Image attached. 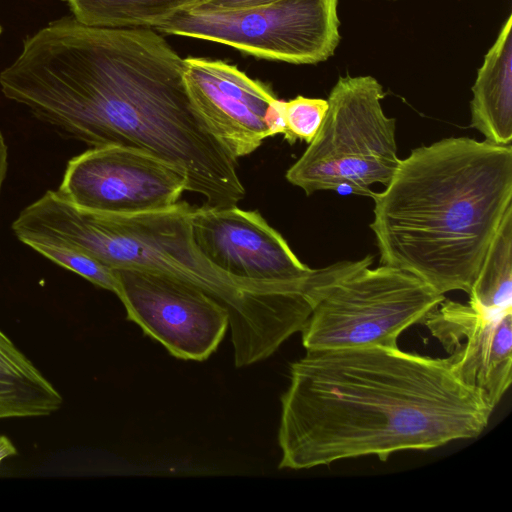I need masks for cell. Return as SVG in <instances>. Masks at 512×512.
<instances>
[{
  "label": "cell",
  "instance_id": "cell-1",
  "mask_svg": "<svg viewBox=\"0 0 512 512\" xmlns=\"http://www.w3.org/2000/svg\"><path fill=\"white\" fill-rule=\"evenodd\" d=\"M184 71L185 59L154 29L63 17L24 41L0 87L61 135L145 151L181 171L204 206H236L246 195L238 160L194 107Z\"/></svg>",
  "mask_w": 512,
  "mask_h": 512
},
{
  "label": "cell",
  "instance_id": "cell-2",
  "mask_svg": "<svg viewBox=\"0 0 512 512\" xmlns=\"http://www.w3.org/2000/svg\"><path fill=\"white\" fill-rule=\"evenodd\" d=\"M280 402L279 468L293 470L473 439L494 410L449 356L399 346L306 350Z\"/></svg>",
  "mask_w": 512,
  "mask_h": 512
},
{
  "label": "cell",
  "instance_id": "cell-3",
  "mask_svg": "<svg viewBox=\"0 0 512 512\" xmlns=\"http://www.w3.org/2000/svg\"><path fill=\"white\" fill-rule=\"evenodd\" d=\"M371 198L380 265L468 294L512 207V147L462 136L415 148Z\"/></svg>",
  "mask_w": 512,
  "mask_h": 512
},
{
  "label": "cell",
  "instance_id": "cell-4",
  "mask_svg": "<svg viewBox=\"0 0 512 512\" xmlns=\"http://www.w3.org/2000/svg\"><path fill=\"white\" fill-rule=\"evenodd\" d=\"M193 207L180 201L157 211L111 215L48 190L19 213L12 230L17 238L54 239L112 269L160 272L202 289L228 311L235 366L262 361L303 328L314 306L315 279L260 282L221 271L194 242Z\"/></svg>",
  "mask_w": 512,
  "mask_h": 512
},
{
  "label": "cell",
  "instance_id": "cell-5",
  "mask_svg": "<svg viewBox=\"0 0 512 512\" xmlns=\"http://www.w3.org/2000/svg\"><path fill=\"white\" fill-rule=\"evenodd\" d=\"M385 92L376 78L339 77L328 96V110L314 139L287 170L286 179L306 195L347 188L371 197V186H386L400 158L396 120L387 117Z\"/></svg>",
  "mask_w": 512,
  "mask_h": 512
},
{
  "label": "cell",
  "instance_id": "cell-6",
  "mask_svg": "<svg viewBox=\"0 0 512 512\" xmlns=\"http://www.w3.org/2000/svg\"><path fill=\"white\" fill-rule=\"evenodd\" d=\"M373 257L325 288L301 329L306 350L398 347L400 335L445 299L426 282Z\"/></svg>",
  "mask_w": 512,
  "mask_h": 512
},
{
  "label": "cell",
  "instance_id": "cell-7",
  "mask_svg": "<svg viewBox=\"0 0 512 512\" xmlns=\"http://www.w3.org/2000/svg\"><path fill=\"white\" fill-rule=\"evenodd\" d=\"M338 0H274L233 10L187 9L154 30L228 45L257 58L317 64L334 55Z\"/></svg>",
  "mask_w": 512,
  "mask_h": 512
},
{
  "label": "cell",
  "instance_id": "cell-8",
  "mask_svg": "<svg viewBox=\"0 0 512 512\" xmlns=\"http://www.w3.org/2000/svg\"><path fill=\"white\" fill-rule=\"evenodd\" d=\"M127 318L182 360L204 361L229 328L227 309L202 289L143 269H113Z\"/></svg>",
  "mask_w": 512,
  "mask_h": 512
},
{
  "label": "cell",
  "instance_id": "cell-9",
  "mask_svg": "<svg viewBox=\"0 0 512 512\" xmlns=\"http://www.w3.org/2000/svg\"><path fill=\"white\" fill-rule=\"evenodd\" d=\"M187 191L184 174L145 151L106 145L71 158L57 192L93 212L133 215L168 208Z\"/></svg>",
  "mask_w": 512,
  "mask_h": 512
},
{
  "label": "cell",
  "instance_id": "cell-10",
  "mask_svg": "<svg viewBox=\"0 0 512 512\" xmlns=\"http://www.w3.org/2000/svg\"><path fill=\"white\" fill-rule=\"evenodd\" d=\"M190 99L214 137L236 160L286 134L284 101L265 83L222 60L185 58Z\"/></svg>",
  "mask_w": 512,
  "mask_h": 512
},
{
  "label": "cell",
  "instance_id": "cell-11",
  "mask_svg": "<svg viewBox=\"0 0 512 512\" xmlns=\"http://www.w3.org/2000/svg\"><path fill=\"white\" fill-rule=\"evenodd\" d=\"M191 230L200 252L221 271L244 280L295 282L315 271L302 263L263 216L236 206H194Z\"/></svg>",
  "mask_w": 512,
  "mask_h": 512
},
{
  "label": "cell",
  "instance_id": "cell-12",
  "mask_svg": "<svg viewBox=\"0 0 512 512\" xmlns=\"http://www.w3.org/2000/svg\"><path fill=\"white\" fill-rule=\"evenodd\" d=\"M422 324L449 352L456 376L495 409L512 381V310L488 311L445 298Z\"/></svg>",
  "mask_w": 512,
  "mask_h": 512
},
{
  "label": "cell",
  "instance_id": "cell-13",
  "mask_svg": "<svg viewBox=\"0 0 512 512\" xmlns=\"http://www.w3.org/2000/svg\"><path fill=\"white\" fill-rule=\"evenodd\" d=\"M471 127L489 143L512 141V15L484 56L472 86Z\"/></svg>",
  "mask_w": 512,
  "mask_h": 512
},
{
  "label": "cell",
  "instance_id": "cell-14",
  "mask_svg": "<svg viewBox=\"0 0 512 512\" xmlns=\"http://www.w3.org/2000/svg\"><path fill=\"white\" fill-rule=\"evenodd\" d=\"M63 398L0 329V419L48 416Z\"/></svg>",
  "mask_w": 512,
  "mask_h": 512
},
{
  "label": "cell",
  "instance_id": "cell-15",
  "mask_svg": "<svg viewBox=\"0 0 512 512\" xmlns=\"http://www.w3.org/2000/svg\"><path fill=\"white\" fill-rule=\"evenodd\" d=\"M80 23L104 28H151L199 0H65Z\"/></svg>",
  "mask_w": 512,
  "mask_h": 512
},
{
  "label": "cell",
  "instance_id": "cell-16",
  "mask_svg": "<svg viewBox=\"0 0 512 512\" xmlns=\"http://www.w3.org/2000/svg\"><path fill=\"white\" fill-rule=\"evenodd\" d=\"M478 308L512 310V207L505 213L468 293Z\"/></svg>",
  "mask_w": 512,
  "mask_h": 512
},
{
  "label": "cell",
  "instance_id": "cell-17",
  "mask_svg": "<svg viewBox=\"0 0 512 512\" xmlns=\"http://www.w3.org/2000/svg\"><path fill=\"white\" fill-rule=\"evenodd\" d=\"M19 240L48 260L80 275L92 284L116 292L114 270L94 257L48 237L27 235Z\"/></svg>",
  "mask_w": 512,
  "mask_h": 512
},
{
  "label": "cell",
  "instance_id": "cell-18",
  "mask_svg": "<svg viewBox=\"0 0 512 512\" xmlns=\"http://www.w3.org/2000/svg\"><path fill=\"white\" fill-rule=\"evenodd\" d=\"M328 101L322 98L296 96L284 101L286 124L284 139L294 144L297 140L310 143L316 136L328 110Z\"/></svg>",
  "mask_w": 512,
  "mask_h": 512
},
{
  "label": "cell",
  "instance_id": "cell-19",
  "mask_svg": "<svg viewBox=\"0 0 512 512\" xmlns=\"http://www.w3.org/2000/svg\"><path fill=\"white\" fill-rule=\"evenodd\" d=\"M274 0H199L189 9L199 10H233L263 5Z\"/></svg>",
  "mask_w": 512,
  "mask_h": 512
},
{
  "label": "cell",
  "instance_id": "cell-20",
  "mask_svg": "<svg viewBox=\"0 0 512 512\" xmlns=\"http://www.w3.org/2000/svg\"><path fill=\"white\" fill-rule=\"evenodd\" d=\"M8 171V146L0 131V194Z\"/></svg>",
  "mask_w": 512,
  "mask_h": 512
},
{
  "label": "cell",
  "instance_id": "cell-21",
  "mask_svg": "<svg viewBox=\"0 0 512 512\" xmlns=\"http://www.w3.org/2000/svg\"><path fill=\"white\" fill-rule=\"evenodd\" d=\"M15 453L16 449L12 442L7 437L0 436V462Z\"/></svg>",
  "mask_w": 512,
  "mask_h": 512
},
{
  "label": "cell",
  "instance_id": "cell-22",
  "mask_svg": "<svg viewBox=\"0 0 512 512\" xmlns=\"http://www.w3.org/2000/svg\"><path fill=\"white\" fill-rule=\"evenodd\" d=\"M1 33H2V27H1V25H0V35H1Z\"/></svg>",
  "mask_w": 512,
  "mask_h": 512
},
{
  "label": "cell",
  "instance_id": "cell-23",
  "mask_svg": "<svg viewBox=\"0 0 512 512\" xmlns=\"http://www.w3.org/2000/svg\"><path fill=\"white\" fill-rule=\"evenodd\" d=\"M392 1H396V0H392Z\"/></svg>",
  "mask_w": 512,
  "mask_h": 512
}]
</instances>
